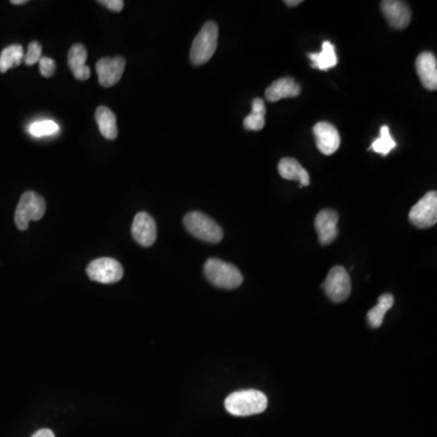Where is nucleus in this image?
I'll return each mask as SVG.
<instances>
[{
    "instance_id": "2",
    "label": "nucleus",
    "mask_w": 437,
    "mask_h": 437,
    "mask_svg": "<svg viewBox=\"0 0 437 437\" xmlns=\"http://www.w3.org/2000/svg\"><path fill=\"white\" fill-rule=\"evenodd\" d=\"M205 274L212 286L222 289H235L243 283V274L236 266L212 257L205 264Z\"/></svg>"
},
{
    "instance_id": "1",
    "label": "nucleus",
    "mask_w": 437,
    "mask_h": 437,
    "mask_svg": "<svg viewBox=\"0 0 437 437\" xmlns=\"http://www.w3.org/2000/svg\"><path fill=\"white\" fill-rule=\"evenodd\" d=\"M267 397L259 390H241L226 397L225 408L236 417H248L262 413L267 408Z\"/></svg>"
},
{
    "instance_id": "5",
    "label": "nucleus",
    "mask_w": 437,
    "mask_h": 437,
    "mask_svg": "<svg viewBox=\"0 0 437 437\" xmlns=\"http://www.w3.org/2000/svg\"><path fill=\"white\" fill-rule=\"evenodd\" d=\"M46 210V200L33 191H27L21 196L15 212V222L21 231L29 229L31 221L41 220Z\"/></svg>"
},
{
    "instance_id": "3",
    "label": "nucleus",
    "mask_w": 437,
    "mask_h": 437,
    "mask_svg": "<svg viewBox=\"0 0 437 437\" xmlns=\"http://www.w3.org/2000/svg\"><path fill=\"white\" fill-rule=\"evenodd\" d=\"M219 29L215 22H207L193 41L190 60L195 66L205 65L212 58L217 48Z\"/></svg>"
},
{
    "instance_id": "14",
    "label": "nucleus",
    "mask_w": 437,
    "mask_h": 437,
    "mask_svg": "<svg viewBox=\"0 0 437 437\" xmlns=\"http://www.w3.org/2000/svg\"><path fill=\"white\" fill-rule=\"evenodd\" d=\"M416 68L421 84L428 91L437 89V60L430 51L419 53L416 61Z\"/></svg>"
},
{
    "instance_id": "8",
    "label": "nucleus",
    "mask_w": 437,
    "mask_h": 437,
    "mask_svg": "<svg viewBox=\"0 0 437 437\" xmlns=\"http://www.w3.org/2000/svg\"><path fill=\"white\" fill-rule=\"evenodd\" d=\"M323 289L331 302H341L351 294V281L347 271L343 266H334L329 271L326 281L322 284Z\"/></svg>"
},
{
    "instance_id": "17",
    "label": "nucleus",
    "mask_w": 437,
    "mask_h": 437,
    "mask_svg": "<svg viewBox=\"0 0 437 437\" xmlns=\"http://www.w3.org/2000/svg\"><path fill=\"white\" fill-rule=\"evenodd\" d=\"M278 173L286 180L299 181L300 187L310 185V176L307 169L294 158H283L278 164Z\"/></svg>"
},
{
    "instance_id": "26",
    "label": "nucleus",
    "mask_w": 437,
    "mask_h": 437,
    "mask_svg": "<svg viewBox=\"0 0 437 437\" xmlns=\"http://www.w3.org/2000/svg\"><path fill=\"white\" fill-rule=\"evenodd\" d=\"M39 70H41L43 77H53V74H55V71H56V63H55L53 58L41 56V61H39Z\"/></svg>"
},
{
    "instance_id": "12",
    "label": "nucleus",
    "mask_w": 437,
    "mask_h": 437,
    "mask_svg": "<svg viewBox=\"0 0 437 437\" xmlns=\"http://www.w3.org/2000/svg\"><path fill=\"white\" fill-rule=\"evenodd\" d=\"M124 68H125V60L120 56L101 58L96 63L98 83L105 88L115 86L120 81Z\"/></svg>"
},
{
    "instance_id": "22",
    "label": "nucleus",
    "mask_w": 437,
    "mask_h": 437,
    "mask_svg": "<svg viewBox=\"0 0 437 437\" xmlns=\"http://www.w3.org/2000/svg\"><path fill=\"white\" fill-rule=\"evenodd\" d=\"M266 107L264 100L254 98L252 113L247 115L243 122L245 129L248 130L259 131L265 127Z\"/></svg>"
},
{
    "instance_id": "13",
    "label": "nucleus",
    "mask_w": 437,
    "mask_h": 437,
    "mask_svg": "<svg viewBox=\"0 0 437 437\" xmlns=\"http://www.w3.org/2000/svg\"><path fill=\"white\" fill-rule=\"evenodd\" d=\"M338 212L331 209H323L316 215L315 227L321 245H331L338 237Z\"/></svg>"
},
{
    "instance_id": "29",
    "label": "nucleus",
    "mask_w": 437,
    "mask_h": 437,
    "mask_svg": "<svg viewBox=\"0 0 437 437\" xmlns=\"http://www.w3.org/2000/svg\"><path fill=\"white\" fill-rule=\"evenodd\" d=\"M302 0H286L284 1V4L287 6H290V8H294V6H298L299 4H302Z\"/></svg>"
},
{
    "instance_id": "18",
    "label": "nucleus",
    "mask_w": 437,
    "mask_h": 437,
    "mask_svg": "<svg viewBox=\"0 0 437 437\" xmlns=\"http://www.w3.org/2000/svg\"><path fill=\"white\" fill-rule=\"evenodd\" d=\"M95 119L98 123V129L101 131L103 138L107 140H115L118 136L117 128V118L115 113L105 106L98 107Z\"/></svg>"
},
{
    "instance_id": "9",
    "label": "nucleus",
    "mask_w": 437,
    "mask_h": 437,
    "mask_svg": "<svg viewBox=\"0 0 437 437\" xmlns=\"http://www.w3.org/2000/svg\"><path fill=\"white\" fill-rule=\"evenodd\" d=\"M381 11L392 29H405L411 24V9L405 1L385 0L381 1Z\"/></svg>"
},
{
    "instance_id": "7",
    "label": "nucleus",
    "mask_w": 437,
    "mask_h": 437,
    "mask_svg": "<svg viewBox=\"0 0 437 437\" xmlns=\"http://www.w3.org/2000/svg\"><path fill=\"white\" fill-rule=\"evenodd\" d=\"M86 274L91 281L110 284L122 279L124 270L123 266L112 257H100L91 262L86 267Z\"/></svg>"
},
{
    "instance_id": "19",
    "label": "nucleus",
    "mask_w": 437,
    "mask_h": 437,
    "mask_svg": "<svg viewBox=\"0 0 437 437\" xmlns=\"http://www.w3.org/2000/svg\"><path fill=\"white\" fill-rule=\"evenodd\" d=\"M309 58L312 61V67L319 71L331 70L338 63L334 46L331 41H323L321 53H309Z\"/></svg>"
},
{
    "instance_id": "27",
    "label": "nucleus",
    "mask_w": 437,
    "mask_h": 437,
    "mask_svg": "<svg viewBox=\"0 0 437 437\" xmlns=\"http://www.w3.org/2000/svg\"><path fill=\"white\" fill-rule=\"evenodd\" d=\"M98 3L101 5H105L107 9H110V10L115 11V13L122 11L123 8H124V1L123 0H101Z\"/></svg>"
},
{
    "instance_id": "30",
    "label": "nucleus",
    "mask_w": 437,
    "mask_h": 437,
    "mask_svg": "<svg viewBox=\"0 0 437 437\" xmlns=\"http://www.w3.org/2000/svg\"><path fill=\"white\" fill-rule=\"evenodd\" d=\"M27 0H11V4L14 5H22L26 4Z\"/></svg>"
},
{
    "instance_id": "25",
    "label": "nucleus",
    "mask_w": 437,
    "mask_h": 437,
    "mask_svg": "<svg viewBox=\"0 0 437 437\" xmlns=\"http://www.w3.org/2000/svg\"><path fill=\"white\" fill-rule=\"evenodd\" d=\"M41 51H43V48H41V44L38 41L29 43V50H27V53L25 55L26 65L32 66L41 61Z\"/></svg>"
},
{
    "instance_id": "15",
    "label": "nucleus",
    "mask_w": 437,
    "mask_h": 437,
    "mask_svg": "<svg viewBox=\"0 0 437 437\" xmlns=\"http://www.w3.org/2000/svg\"><path fill=\"white\" fill-rule=\"evenodd\" d=\"M302 88L293 78L284 77L274 81L265 91V98L270 103H276L282 98H297L300 95Z\"/></svg>"
},
{
    "instance_id": "10",
    "label": "nucleus",
    "mask_w": 437,
    "mask_h": 437,
    "mask_svg": "<svg viewBox=\"0 0 437 437\" xmlns=\"http://www.w3.org/2000/svg\"><path fill=\"white\" fill-rule=\"evenodd\" d=\"M131 235L140 245L146 248L151 247L157 238V225L155 219L148 212H138L133 221Z\"/></svg>"
},
{
    "instance_id": "11",
    "label": "nucleus",
    "mask_w": 437,
    "mask_h": 437,
    "mask_svg": "<svg viewBox=\"0 0 437 437\" xmlns=\"http://www.w3.org/2000/svg\"><path fill=\"white\" fill-rule=\"evenodd\" d=\"M316 145L323 155H331L340 148L339 131L328 122H319L314 127Z\"/></svg>"
},
{
    "instance_id": "4",
    "label": "nucleus",
    "mask_w": 437,
    "mask_h": 437,
    "mask_svg": "<svg viewBox=\"0 0 437 437\" xmlns=\"http://www.w3.org/2000/svg\"><path fill=\"white\" fill-rule=\"evenodd\" d=\"M184 225L193 237L208 243H219L224 237V231L212 217L200 212H191L184 217Z\"/></svg>"
},
{
    "instance_id": "20",
    "label": "nucleus",
    "mask_w": 437,
    "mask_h": 437,
    "mask_svg": "<svg viewBox=\"0 0 437 437\" xmlns=\"http://www.w3.org/2000/svg\"><path fill=\"white\" fill-rule=\"evenodd\" d=\"M394 302H395V299L391 294L386 293V294L380 295L378 304L367 314L368 323L371 327L379 328L381 326L386 312L394 307Z\"/></svg>"
},
{
    "instance_id": "16",
    "label": "nucleus",
    "mask_w": 437,
    "mask_h": 437,
    "mask_svg": "<svg viewBox=\"0 0 437 437\" xmlns=\"http://www.w3.org/2000/svg\"><path fill=\"white\" fill-rule=\"evenodd\" d=\"M88 51L83 44H74L68 53V67L78 81H88L91 78V68L86 65Z\"/></svg>"
},
{
    "instance_id": "6",
    "label": "nucleus",
    "mask_w": 437,
    "mask_h": 437,
    "mask_svg": "<svg viewBox=\"0 0 437 437\" xmlns=\"http://www.w3.org/2000/svg\"><path fill=\"white\" fill-rule=\"evenodd\" d=\"M409 221L418 229H429L437 222V192L421 197L409 212Z\"/></svg>"
},
{
    "instance_id": "24",
    "label": "nucleus",
    "mask_w": 437,
    "mask_h": 437,
    "mask_svg": "<svg viewBox=\"0 0 437 437\" xmlns=\"http://www.w3.org/2000/svg\"><path fill=\"white\" fill-rule=\"evenodd\" d=\"M60 130V127L56 122L46 119V120H37L29 125V131L34 138H44V136L55 135Z\"/></svg>"
},
{
    "instance_id": "21",
    "label": "nucleus",
    "mask_w": 437,
    "mask_h": 437,
    "mask_svg": "<svg viewBox=\"0 0 437 437\" xmlns=\"http://www.w3.org/2000/svg\"><path fill=\"white\" fill-rule=\"evenodd\" d=\"M24 58L25 53L22 46L19 44L6 46L0 53V72L5 73L6 71L20 66Z\"/></svg>"
},
{
    "instance_id": "28",
    "label": "nucleus",
    "mask_w": 437,
    "mask_h": 437,
    "mask_svg": "<svg viewBox=\"0 0 437 437\" xmlns=\"http://www.w3.org/2000/svg\"><path fill=\"white\" fill-rule=\"evenodd\" d=\"M32 437H55V433L50 429H41L33 433Z\"/></svg>"
},
{
    "instance_id": "23",
    "label": "nucleus",
    "mask_w": 437,
    "mask_h": 437,
    "mask_svg": "<svg viewBox=\"0 0 437 437\" xmlns=\"http://www.w3.org/2000/svg\"><path fill=\"white\" fill-rule=\"evenodd\" d=\"M395 148H396V141L391 138L390 128L388 125H383L380 128L379 138L373 141L372 146L369 150H372V151L381 155H388Z\"/></svg>"
}]
</instances>
